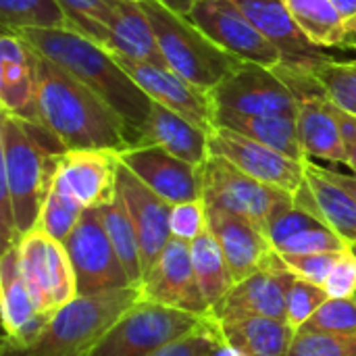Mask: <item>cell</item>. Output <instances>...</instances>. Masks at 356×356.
<instances>
[{
  "mask_svg": "<svg viewBox=\"0 0 356 356\" xmlns=\"http://www.w3.org/2000/svg\"><path fill=\"white\" fill-rule=\"evenodd\" d=\"M140 288L77 296L56 311L27 344H0V356H90L108 327L140 298Z\"/></svg>",
  "mask_w": 356,
  "mask_h": 356,
  "instance_id": "4",
  "label": "cell"
},
{
  "mask_svg": "<svg viewBox=\"0 0 356 356\" xmlns=\"http://www.w3.org/2000/svg\"><path fill=\"white\" fill-rule=\"evenodd\" d=\"M257 29L282 52V67L311 73L319 63L330 58L315 46L294 21L286 0H234Z\"/></svg>",
  "mask_w": 356,
  "mask_h": 356,
  "instance_id": "18",
  "label": "cell"
},
{
  "mask_svg": "<svg viewBox=\"0 0 356 356\" xmlns=\"http://www.w3.org/2000/svg\"><path fill=\"white\" fill-rule=\"evenodd\" d=\"M327 298L325 288L296 277L286 300V321L298 332L327 302Z\"/></svg>",
  "mask_w": 356,
  "mask_h": 356,
  "instance_id": "38",
  "label": "cell"
},
{
  "mask_svg": "<svg viewBox=\"0 0 356 356\" xmlns=\"http://www.w3.org/2000/svg\"><path fill=\"white\" fill-rule=\"evenodd\" d=\"M138 288L142 298L146 300L200 317L213 315V309L202 294L192 265L190 242L186 240L171 238L156 263L146 271Z\"/></svg>",
  "mask_w": 356,
  "mask_h": 356,
  "instance_id": "14",
  "label": "cell"
},
{
  "mask_svg": "<svg viewBox=\"0 0 356 356\" xmlns=\"http://www.w3.org/2000/svg\"><path fill=\"white\" fill-rule=\"evenodd\" d=\"M207 227V204L204 200H190L173 204L171 209V234L173 238L192 242Z\"/></svg>",
  "mask_w": 356,
  "mask_h": 356,
  "instance_id": "42",
  "label": "cell"
},
{
  "mask_svg": "<svg viewBox=\"0 0 356 356\" xmlns=\"http://www.w3.org/2000/svg\"><path fill=\"white\" fill-rule=\"evenodd\" d=\"M190 250H192V265L200 282L202 294L213 309L236 284L229 265L209 225L202 229V234L196 240L190 242Z\"/></svg>",
  "mask_w": 356,
  "mask_h": 356,
  "instance_id": "32",
  "label": "cell"
},
{
  "mask_svg": "<svg viewBox=\"0 0 356 356\" xmlns=\"http://www.w3.org/2000/svg\"><path fill=\"white\" fill-rule=\"evenodd\" d=\"M211 154L223 156L250 177L290 192L292 196L307 179V161L292 159L263 142H257L229 127H215L209 134Z\"/></svg>",
  "mask_w": 356,
  "mask_h": 356,
  "instance_id": "13",
  "label": "cell"
},
{
  "mask_svg": "<svg viewBox=\"0 0 356 356\" xmlns=\"http://www.w3.org/2000/svg\"><path fill=\"white\" fill-rule=\"evenodd\" d=\"M294 21L319 48H346L348 21L332 0H286Z\"/></svg>",
  "mask_w": 356,
  "mask_h": 356,
  "instance_id": "30",
  "label": "cell"
},
{
  "mask_svg": "<svg viewBox=\"0 0 356 356\" xmlns=\"http://www.w3.org/2000/svg\"><path fill=\"white\" fill-rule=\"evenodd\" d=\"M121 67L127 71V75L144 90V94L167 106L169 111L181 115L184 119L192 121L204 131H213L215 125V106L211 96L177 75L169 67H159L150 63H138V60H127L121 56H115Z\"/></svg>",
  "mask_w": 356,
  "mask_h": 356,
  "instance_id": "15",
  "label": "cell"
},
{
  "mask_svg": "<svg viewBox=\"0 0 356 356\" xmlns=\"http://www.w3.org/2000/svg\"><path fill=\"white\" fill-rule=\"evenodd\" d=\"M117 188L134 221V227L140 240V250H142L144 275H146V271L156 263V259L161 257V252L173 238L171 234L173 204H169L159 194H154L123 163L119 165Z\"/></svg>",
  "mask_w": 356,
  "mask_h": 356,
  "instance_id": "19",
  "label": "cell"
},
{
  "mask_svg": "<svg viewBox=\"0 0 356 356\" xmlns=\"http://www.w3.org/2000/svg\"><path fill=\"white\" fill-rule=\"evenodd\" d=\"M353 250H355V252H356V244H355V246H353Z\"/></svg>",
  "mask_w": 356,
  "mask_h": 356,
  "instance_id": "50",
  "label": "cell"
},
{
  "mask_svg": "<svg viewBox=\"0 0 356 356\" xmlns=\"http://www.w3.org/2000/svg\"><path fill=\"white\" fill-rule=\"evenodd\" d=\"M0 313L4 325V342L27 344L48 323V315L35 309V302L27 290L17 242L2 248L0 257Z\"/></svg>",
  "mask_w": 356,
  "mask_h": 356,
  "instance_id": "23",
  "label": "cell"
},
{
  "mask_svg": "<svg viewBox=\"0 0 356 356\" xmlns=\"http://www.w3.org/2000/svg\"><path fill=\"white\" fill-rule=\"evenodd\" d=\"M0 23L6 31L27 27H73L58 0H0Z\"/></svg>",
  "mask_w": 356,
  "mask_h": 356,
  "instance_id": "33",
  "label": "cell"
},
{
  "mask_svg": "<svg viewBox=\"0 0 356 356\" xmlns=\"http://www.w3.org/2000/svg\"><path fill=\"white\" fill-rule=\"evenodd\" d=\"M311 75L338 108L356 117V60H336L330 56Z\"/></svg>",
  "mask_w": 356,
  "mask_h": 356,
  "instance_id": "34",
  "label": "cell"
},
{
  "mask_svg": "<svg viewBox=\"0 0 356 356\" xmlns=\"http://www.w3.org/2000/svg\"><path fill=\"white\" fill-rule=\"evenodd\" d=\"M186 17L221 50L242 63L265 67H277L284 63L282 52L257 29L234 0H192Z\"/></svg>",
  "mask_w": 356,
  "mask_h": 356,
  "instance_id": "11",
  "label": "cell"
},
{
  "mask_svg": "<svg viewBox=\"0 0 356 356\" xmlns=\"http://www.w3.org/2000/svg\"><path fill=\"white\" fill-rule=\"evenodd\" d=\"M163 2H167L173 10H177L181 15H186L188 8H190V4H192V0H163Z\"/></svg>",
  "mask_w": 356,
  "mask_h": 356,
  "instance_id": "47",
  "label": "cell"
},
{
  "mask_svg": "<svg viewBox=\"0 0 356 356\" xmlns=\"http://www.w3.org/2000/svg\"><path fill=\"white\" fill-rule=\"evenodd\" d=\"M19 33L33 50L58 63L77 79L98 92L127 123L134 146L150 113L152 100L127 75L113 52L69 27H27Z\"/></svg>",
  "mask_w": 356,
  "mask_h": 356,
  "instance_id": "2",
  "label": "cell"
},
{
  "mask_svg": "<svg viewBox=\"0 0 356 356\" xmlns=\"http://www.w3.org/2000/svg\"><path fill=\"white\" fill-rule=\"evenodd\" d=\"M223 336L219 332V323L215 317L202 321L192 334L171 342L169 346L156 350L150 356H213V353L223 344Z\"/></svg>",
  "mask_w": 356,
  "mask_h": 356,
  "instance_id": "39",
  "label": "cell"
},
{
  "mask_svg": "<svg viewBox=\"0 0 356 356\" xmlns=\"http://www.w3.org/2000/svg\"><path fill=\"white\" fill-rule=\"evenodd\" d=\"M17 250L27 290L42 315L52 317L77 298L75 273L63 242L33 227L17 240Z\"/></svg>",
  "mask_w": 356,
  "mask_h": 356,
  "instance_id": "8",
  "label": "cell"
},
{
  "mask_svg": "<svg viewBox=\"0 0 356 356\" xmlns=\"http://www.w3.org/2000/svg\"><path fill=\"white\" fill-rule=\"evenodd\" d=\"M119 161L169 204L202 198L200 167L159 146H131L119 152Z\"/></svg>",
  "mask_w": 356,
  "mask_h": 356,
  "instance_id": "17",
  "label": "cell"
},
{
  "mask_svg": "<svg viewBox=\"0 0 356 356\" xmlns=\"http://www.w3.org/2000/svg\"><path fill=\"white\" fill-rule=\"evenodd\" d=\"M338 121H340L344 146H346V152H348V167L353 169V173L356 175V117L346 113V111H342V108H338Z\"/></svg>",
  "mask_w": 356,
  "mask_h": 356,
  "instance_id": "44",
  "label": "cell"
},
{
  "mask_svg": "<svg viewBox=\"0 0 356 356\" xmlns=\"http://www.w3.org/2000/svg\"><path fill=\"white\" fill-rule=\"evenodd\" d=\"M207 225L225 254L234 282H242L261 271L277 254L259 227L225 209L207 204Z\"/></svg>",
  "mask_w": 356,
  "mask_h": 356,
  "instance_id": "22",
  "label": "cell"
},
{
  "mask_svg": "<svg viewBox=\"0 0 356 356\" xmlns=\"http://www.w3.org/2000/svg\"><path fill=\"white\" fill-rule=\"evenodd\" d=\"M48 129L0 113V188L8 192L17 236L31 232L52 190L63 144Z\"/></svg>",
  "mask_w": 356,
  "mask_h": 356,
  "instance_id": "3",
  "label": "cell"
},
{
  "mask_svg": "<svg viewBox=\"0 0 356 356\" xmlns=\"http://www.w3.org/2000/svg\"><path fill=\"white\" fill-rule=\"evenodd\" d=\"M86 207L71 196L60 184H52V190L42 207L40 213V221L35 227H40L42 232H46L48 236H52L58 242H65L71 232L75 229L77 221L81 219Z\"/></svg>",
  "mask_w": 356,
  "mask_h": 356,
  "instance_id": "35",
  "label": "cell"
},
{
  "mask_svg": "<svg viewBox=\"0 0 356 356\" xmlns=\"http://www.w3.org/2000/svg\"><path fill=\"white\" fill-rule=\"evenodd\" d=\"M119 154L113 150H65L58 156L54 181L75 196L86 209H98L111 202L119 192Z\"/></svg>",
  "mask_w": 356,
  "mask_h": 356,
  "instance_id": "20",
  "label": "cell"
},
{
  "mask_svg": "<svg viewBox=\"0 0 356 356\" xmlns=\"http://www.w3.org/2000/svg\"><path fill=\"white\" fill-rule=\"evenodd\" d=\"M298 332L302 334L356 332V298H327V302Z\"/></svg>",
  "mask_w": 356,
  "mask_h": 356,
  "instance_id": "37",
  "label": "cell"
},
{
  "mask_svg": "<svg viewBox=\"0 0 356 356\" xmlns=\"http://www.w3.org/2000/svg\"><path fill=\"white\" fill-rule=\"evenodd\" d=\"M159 40L167 67L211 94L240 65V58L221 50L186 15L163 0H140Z\"/></svg>",
  "mask_w": 356,
  "mask_h": 356,
  "instance_id": "5",
  "label": "cell"
},
{
  "mask_svg": "<svg viewBox=\"0 0 356 356\" xmlns=\"http://www.w3.org/2000/svg\"><path fill=\"white\" fill-rule=\"evenodd\" d=\"M277 69L290 79L298 96L296 125L305 156L309 161L319 159L348 167V152L344 146L336 104L325 96L311 73L292 71L282 65H277Z\"/></svg>",
  "mask_w": 356,
  "mask_h": 356,
  "instance_id": "12",
  "label": "cell"
},
{
  "mask_svg": "<svg viewBox=\"0 0 356 356\" xmlns=\"http://www.w3.org/2000/svg\"><path fill=\"white\" fill-rule=\"evenodd\" d=\"M325 292L330 298H355L356 296V252L353 246L344 250L334 265L327 282Z\"/></svg>",
  "mask_w": 356,
  "mask_h": 356,
  "instance_id": "43",
  "label": "cell"
},
{
  "mask_svg": "<svg viewBox=\"0 0 356 356\" xmlns=\"http://www.w3.org/2000/svg\"><path fill=\"white\" fill-rule=\"evenodd\" d=\"M319 171L327 177V179H332L334 184H338L340 188H344L350 196H355L356 198V175H348V173H340V171H334V169H330V167H319Z\"/></svg>",
  "mask_w": 356,
  "mask_h": 356,
  "instance_id": "45",
  "label": "cell"
},
{
  "mask_svg": "<svg viewBox=\"0 0 356 356\" xmlns=\"http://www.w3.org/2000/svg\"><path fill=\"white\" fill-rule=\"evenodd\" d=\"M75 273L77 296H94L131 288L127 271L96 209H86L71 236L63 242Z\"/></svg>",
  "mask_w": 356,
  "mask_h": 356,
  "instance_id": "9",
  "label": "cell"
},
{
  "mask_svg": "<svg viewBox=\"0 0 356 356\" xmlns=\"http://www.w3.org/2000/svg\"><path fill=\"white\" fill-rule=\"evenodd\" d=\"M215 125L240 131L257 142H263L292 159L307 161L300 146L296 117L290 115H238L229 111H215Z\"/></svg>",
  "mask_w": 356,
  "mask_h": 356,
  "instance_id": "29",
  "label": "cell"
},
{
  "mask_svg": "<svg viewBox=\"0 0 356 356\" xmlns=\"http://www.w3.org/2000/svg\"><path fill=\"white\" fill-rule=\"evenodd\" d=\"M33 63L42 125L65 150L96 148L119 154L134 146L131 129L98 92L38 50Z\"/></svg>",
  "mask_w": 356,
  "mask_h": 356,
  "instance_id": "1",
  "label": "cell"
},
{
  "mask_svg": "<svg viewBox=\"0 0 356 356\" xmlns=\"http://www.w3.org/2000/svg\"><path fill=\"white\" fill-rule=\"evenodd\" d=\"M213 356H242V355H240L234 346H229L227 342H223V344L213 353Z\"/></svg>",
  "mask_w": 356,
  "mask_h": 356,
  "instance_id": "49",
  "label": "cell"
},
{
  "mask_svg": "<svg viewBox=\"0 0 356 356\" xmlns=\"http://www.w3.org/2000/svg\"><path fill=\"white\" fill-rule=\"evenodd\" d=\"M102 48L127 60L167 67L154 27L140 0H125L119 4L106 25V38Z\"/></svg>",
  "mask_w": 356,
  "mask_h": 356,
  "instance_id": "27",
  "label": "cell"
},
{
  "mask_svg": "<svg viewBox=\"0 0 356 356\" xmlns=\"http://www.w3.org/2000/svg\"><path fill=\"white\" fill-rule=\"evenodd\" d=\"M136 146H159L196 167H202L211 156L209 131L154 100Z\"/></svg>",
  "mask_w": 356,
  "mask_h": 356,
  "instance_id": "26",
  "label": "cell"
},
{
  "mask_svg": "<svg viewBox=\"0 0 356 356\" xmlns=\"http://www.w3.org/2000/svg\"><path fill=\"white\" fill-rule=\"evenodd\" d=\"M355 298H356V296H355Z\"/></svg>",
  "mask_w": 356,
  "mask_h": 356,
  "instance_id": "51",
  "label": "cell"
},
{
  "mask_svg": "<svg viewBox=\"0 0 356 356\" xmlns=\"http://www.w3.org/2000/svg\"><path fill=\"white\" fill-rule=\"evenodd\" d=\"M346 48H355L356 50V17L348 21V40H346Z\"/></svg>",
  "mask_w": 356,
  "mask_h": 356,
  "instance_id": "48",
  "label": "cell"
},
{
  "mask_svg": "<svg viewBox=\"0 0 356 356\" xmlns=\"http://www.w3.org/2000/svg\"><path fill=\"white\" fill-rule=\"evenodd\" d=\"M73 27L96 44H104L106 25L113 19L115 10L125 0H58Z\"/></svg>",
  "mask_w": 356,
  "mask_h": 356,
  "instance_id": "36",
  "label": "cell"
},
{
  "mask_svg": "<svg viewBox=\"0 0 356 356\" xmlns=\"http://www.w3.org/2000/svg\"><path fill=\"white\" fill-rule=\"evenodd\" d=\"M215 111L238 115H298V96L277 67L240 65L211 94Z\"/></svg>",
  "mask_w": 356,
  "mask_h": 356,
  "instance_id": "10",
  "label": "cell"
},
{
  "mask_svg": "<svg viewBox=\"0 0 356 356\" xmlns=\"http://www.w3.org/2000/svg\"><path fill=\"white\" fill-rule=\"evenodd\" d=\"M332 2H334V6L338 8V13L346 21H350L353 17H356V0H332Z\"/></svg>",
  "mask_w": 356,
  "mask_h": 356,
  "instance_id": "46",
  "label": "cell"
},
{
  "mask_svg": "<svg viewBox=\"0 0 356 356\" xmlns=\"http://www.w3.org/2000/svg\"><path fill=\"white\" fill-rule=\"evenodd\" d=\"M204 319L209 317L171 309L140 296L108 327L90 356H150L192 334Z\"/></svg>",
  "mask_w": 356,
  "mask_h": 356,
  "instance_id": "6",
  "label": "cell"
},
{
  "mask_svg": "<svg viewBox=\"0 0 356 356\" xmlns=\"http://www.w3.org/2000/svg\"><path fill=\"white\" fill-rule=\"evenodd\" d=\"M288 356H356V332L350 334H302Z\"/></svg>",
  "mask_w": 356,
  "mask_h": 356,
  "instance_id": "40",
  "label": "cell"
},
{
  "mask_svg": "<svg viewBox=\"0 0 356 356\" xmlns=\"http://www.w3.org/2000/svg\"><path fill=\"white\" fill-rule=\"evenodd\" d=\"M294 202L313 213L319 221H323L350 246H355L356 198L332 179H327L319 171L317 163L307 161V179L302 188L294 194Z\"/></svg>",
  "mask_w": 356,
  "mask_h": 356,
  "instance_id": "25",
  "label": "cell"
},
{
  "mask_svg": "<svg viewBox=\"0 0 356 356\" xmlns=\"http://www.w3.org/2000/svg\"><path fill=\"white\" fill-rule=\"evenodd\" d=\"M100 219H102V225L127 271V277L131 282V286H140L142 280H144V265H142V250H140V240H138V234H136V227H134V221L127 213V207L121 198V194L117 192V196L98 207L96 209Z\"/></svg>",
  "mask_w": 356,
  "mask_h": 356,
  "instance_id": "31",
  "label": "cell"
},
{
  "mask_svg": "<svg viewBox=\"0 0 356 356\" xmlns=\"http://www.w3.org/2000/svg\"><path fill=\"white\" fill-rule=\"evenodd\" d=\"M0 113L44 127L35 96L33 48L6 29L0 35Z\"/></svg>",
  "mask_w": 356,
  "mask_h": 356,
  "instance_id": "21",
  "label": "cell"
},
{
  "mask_svg": "<svg viewBox=\"0 0 356 356\" xmlns=\"http://www.w3.org/2000/svg\"><path fill=\"white\" fill-rule=\"evenodd\" d=\"M342 252H317V254H288L282 257L290 271L305 282H311L315 286H325L334 265L338 263Z\"/></svg>",
  "mask_w": 356,
  "mask_h": 356,
  "instance_id": "41",
  "label": "cell"
},
{
  "mask_svg": "<svg viewBox=\"0 0 356 356\" xmlns=\"http://www.w3.org/2000/svg\"><path fill=\"white\" fill-rule=\"evenodd\" d=\"M202 179V200L209 207L225 209L254 227L265 236L273 217L286 207L294 204V196L280 188L267 186L223 156L211 154L200 167Z\"/></svg>",
  "mask_w": 356,
  "mask_h": 356,
  "instance_id": "7",
  "label": "cell"
},
{
  "mask_svg": "<svg viewBox=\"0 0 356 356\" xmlns=\"http://www.w3.org/2000/svg\"><path fill=\"white\" fill-rule=\"evenodd\" d=\"M296 275L286 261L275 254L267 267L250 277L236 282L232 290L213 307L215 319L261 315L286 321V300Z\"/></svg>",
  "mask_w": 356,
  "mask_h": 356,
  "instance_id": "16",
  "label": "cell"
},
{
  "mask_svg": "<svg viewBox=\"0 0 356 356\" xmlns=\"http://www.w3.org/2000/svg\"><path fill=\"white\" fill-rule=\"evenodd\" d=\"M277 254H317V252H344L350 244L319 221L313 213L296 202L280 211L267 234Z\"/></svg>",
  "mask_w": 356,
  "mask_h": 356,
  "instance_id": "24",
  "label": "cell"
},
{
  "mask_svg": "<svg viewBox=\"0 0 356 356\" xmlns=\"http://www.w3.org/2000/svg\"><path fill=\"white\" fill-rule=\"evenodd\" d=\"M223 340L242 356H288L296 330L282 319L244 315L217 319Z\"/></svg>",
  "mask_w": 356,
  "mask_h": 356,
  "instance_id": "28",
  "label": "cell"
}]
</instances>
